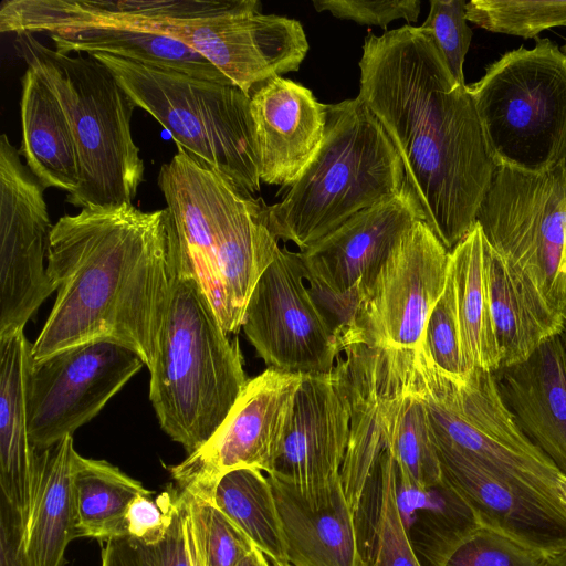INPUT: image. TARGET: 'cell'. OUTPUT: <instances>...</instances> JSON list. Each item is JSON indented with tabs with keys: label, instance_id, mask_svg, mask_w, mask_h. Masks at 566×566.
Returning a JSON list of instances; mask_svg holds the SVG:
<instances>
[{
	"label": "cell",
	"instance_id": "cb8c5ba5",
	"mask_svg": "<svg viewBox=\"0 0 566 566\" xmlns=\"http://www.w3.org/2000/svg\"><path fill=\"white\" fill-rule=\"evenodd\" d=\"M21 86L19 153L45 188L73 193L80 186V167L66 114L49 84L31 67Z\"/></svg>",
	"mask_w": 566,
	"mask_h": 566
},
{
	"label": "cell",
	"instance_id": "e0dca14e",
	"mask_svg": "<svg viewBox=\"0 0 566 566\" xmlns=\"http://www.w3.org/2000/svg\"><path fill=\"white\" fill-rule=\"evenodd\" d=\"M421 220L405 191L365 208L297 252L306 280L344 308L345 324L370 291L401 237Z\"/></svg>",
	"mask_w": 566,
	"mask_h": 566
},
{
	"label": "cell",
	"instance_id": "e575fe53",
	"mask_svg": "<svg viewBox=\"0 0 566 566\" xmlns=\"http://www.w3.org/2000/svg\"><path fill=\"white\" fill-rule=\"evenodd\" d=\"M465 14L479 28L530 39L566 25V0H471Z\"/></svg>",
	"mask_w": 566,
	"mask_h": 566
},
{
	"label": "cell",
	"instance_id": "484cf974",
	"mask_svg": "<svg viewBox=\"0 0 566 566\" xmlns=\"http://www.w3.org/2000/svg\"><path fill=\"white\" fill-rule=\"evenodd\" d=\"M35 451L38 482L25 551L32 566H65V551L76 538L73 475L77 452L72 436Z\"/></svg>",
	"mask_w": 566,
	"mask_h": 566
},
{
	"label": "cell",
	"instance_id": "ee69618b",
	"mask_svg": "<svg viewBox=\"0 0 566 566\" xmlns=\"http://www.w3.org/2000/svg\"><path fill=\"white\" fill-rule=\"evenodd\" d=\"M545 566H566V547L548 556Z\"/></svg>",
	"mask_w": 566,
	"mask_h": 566
},
{
	"label": "cell",
	"instance_id": "8fae6325",
	"mask_svg": "<svg viewBox=\"0 0 566 566\" xmlns=\"http://www.w3.org/2000/svg\"><path fill=\"white\" fill-rule=\"evenodd\" d=\"M475 222L523 283L562 318L566 165L543 172L497 167Z\"/></svg>",
	"mask_w": 566,
	"mask_h": 566
},
{
	"label": "cell",
	"instance_id": "836d02e7",
	"mask_svg": "<svg viewBox=\"0 0 566 566\" xmlns=\"http://www.w3.org/2000/svg\"><path fill=\"white\" fill-rule=\"evenodd\" d=\"M101 566H206L185 492L176 486L172 521L161 542L144 545L125 537L102 543Z\"/></svg>",
	"mask_w": 566,
	"mask_h": 566
},
{
	"label": "cell",
	"instance_id": "ffe728a7",
	"mask_svg": "<svg viewBox=\"0 0 566 566\" xmlns=\"http://www.w3.org/2000/svg\"><path fill=\"white\" fill-rule=\"evenodd\" d=\"M250 97L260 179L291 187L322 146L326 105L307 87L282 76L259 84Z\"/></svg>",
	"mask_w": 566,
	"mask_h": 566
},
{
	"label": "cell",
	"instance_id": "7402d4cb",
	"mask_svg": "<svg viewBox=\"0 0 566 566\" xmlns=\"http://www.w3.org/2000/svg\"><path fill=\"white\" fill-rule=\"evenodd\" d=\"M268 478L290 566H361L355 515L342 476L310 489Z\"/></svg>",
	"mask_w": 566,
	"mask_h": 566
},
{
	"label": "cell",
	"instance_id": "5bb4252c",
	"mask_svg": "<svg viewBox=\"0 0 566 566\" xmlns=\"http://www.w3.org/2000/svg\"><path fill=\"white\" fill-rule=\"evenodd\" d=\"M145 366L132 349L95 340L31 363L27 382L29 436L48 449L91 421Z\"/></svg>",
	"mask_w": 566,
	"mask_h": 566
},
{
	"label": "cell",
	"instance_id": "f6af8a7d",
	"mask_svg": "<svg viewBox=\"0 0 566 566\" xmlns=\"http://www.w3.org/2000/svg\"><path fill=\"white\" fill-rule=\"evenodd\" d=\"M557 486H558L559 496H560L562 501L564 502V504L566 505V476L565 475H563L558 480Z\"/></svg>",
	"mask_w": 566,
	"mask_h": 566
},
{
	"label": "cell",
	"instance_id": "d590c367",
	"mask_svg": "<svg viewBox=\"0 0 566 566\" xmlns=\"http://www.w3.org/2000/svg\"><path fill=\"white\" fill-rule=\"evenodd\" d=\"M184 492L206 566H237L255 547L253 542L210 499Z\"/></svg>",
	"mask_w": 566,
	"mask_h": 566
},
{
	"label": "cell",
	"instance_id": "30bf717a",
	"mask_svg": "<svg viewBox=\"0 0 566 566\" xmlns=\"http://www.w3.org/2000/svg\"><path fill=\"white\" fill-rule=\"evenodd\" d=\"M411 366L434 437L496 473L560 499L557 483L564 474L518 428L493 373L474 369L465 382H454L421 345L411 350Z\"/></svg>",
	"mask_w": 566,
	"mask_h": 566
},
{
	"label": "cell",
	"instance_id": "4316f807",
	"mask_svg": "<svg viewBox=\"0 0 566 566\" xmlns=\"http://www.w3.org/2000/svg\"><path fill=\"white\" fill-rule=\"evenodd\" d=\"M485 272L501 366L526 359L547 337L562 333V318L523 283L489 242Z\"/></svg>",
	"mask_w": 566,
	"mask_h": 566
},
{
	"label": "cell",
	"instance_id": "74e56055",
	"mask_svg": "<svg viewBox=\"0 0 566 566\" xmlns=\"http://www.w3.org/2000/svg\"><path fill=\"white\" fill-rule=\"evenodd\" d=\"M548 556L486 527L473 532L444 566H545Z\"/></svg>",
	"mask_w": 566,
	"mask_h": 566
},
{
	"label": "cell",
	"instance_id": "44dd1931",
	"mask_svg": "<svg viewBox=\"0 0 566 566\" xmlns=\"http://www.w3.org/2000/svg\"><path fill=\"white\" fill-rule=\"evenodd\" d=\"M522 432L566 476V338L547 337L524 360L493 373Z\"/></svg>",
	"mask_w": 566,
	"mask_h": 566
},
{
	"label": "cell",
	"instance_id": "7c38bea8",
	"mask_svg": "<svg viewBox=\"0 0 566 566\" xmlns=\"http://www.w3.org/2000/svg\"><path fill=\"white\" fill-rule=\"evenodd\" d=\"M449 274V251L429 227L416 221L401 237L353 316L337 325L340 346L413 350L441 297Z\"/></svg>",
	"mask_w": 566,
	"mask_h": 566
},
{
	"label": "cell",
	"instance_id": "b9f144b4",
	"mask_svg": "<svg viewBox=\"0 0 566 566\" xmlns=\"http://www.w3.org/2000/svg\"><path fill=\"white\" fill-rule=\"evenodd\" d=\"M0 566H32L25 551V531L19 514L1 497Z\"/></svg>",
	"mask_w": 566,
	"mask_h": 566
},
{
	"label": "cell",
	"instance_id": "277c9868",
	"mask_svg": "<svg viewBox=\"0 0 566 566\" xmlns=\"http://www.w3.org/2000/svg\"><path fill=\"white\" fill-rule=\"evenodd\" d=\"M149 373V399L160 427L188 454L217 431L249 380L238 340L222 328L178 233Z\"/></svg>",
	"mask_w": 566,
	"mask_h": 566
},
{
	"label": "cell",
	"instance_id": "4dcf8cb0",
	"mask_svg": "<svg viewBox=\"0 0 566 566\" xmlns=\"http://www.w3.org/2000/svg\"><path fill=\"white\" fill-rule=\"evenodd\" d=\"M139 494H154L106 460L76 454L73 475L75 535L101 543L128 537L126 513Z\"/></svg>",
	"mask_w": 566,
	"mask_h": 566
},
{
	"label": "cell",
	"instance_id": "52a82bcc",
	"mask_svg": "<svg viewBox=\"0 0 566 566\" xmlns=\"http://www.w3.org/2000/svg\"><path fill=\"white\" fill-rule=\"evenodd\" d=\"M14 49L49 84L69 119L80 186L66 201L81 209L133 203L145 171L130 128L136 105L112 71L93 55L60 53L32 33L17 34Z\"/></svg>",
	"mask_w": 566,
	"mask_h": 566
},
{
	"label": "cell",
	"instance_id": "83f0119b",
	"mask_svg": "<svg viewBox=\"0 0 566 566\" xmlns=\"http://www.w3.org/2000/svg\"><path fill=\"white\" fill-rule=\"evenodd\" d=\"M486 249L488 240L475 222L449 251L462 353L470 374L474 369L494 373L501 366L489 304Z\"/></svg>",
	"mask_w": 566,
	"mask_h": 566
},
{
	"label": "cell",
	"instance_id": "f1b7e54d",
	"mask_svg": "<svg viewBox=\"0 0 566 566\" xmlns=\"http://www.w3.org/2000/svg\"><path fill=\"white\" fill-rule=\"evenodd\" d=\"M46 35L60 53L109 54L200 80L233 84L199 53L163 34L126 28L90 25L50 32Z\"/></svg>",
	"mask_w": 566,
	"mask_h": 566
},
{
	"label": "cell",
	"instance_id": "9c48e42d",
	"mask_svg": "<svg viewBox=\"0 0 566 566\" xmlns=\"http://www.w3.org/2000/svg\"><path fill=\"white\" fill-rule=\"evenodd\" d=\"M497 167L566 165V55L549 39L506 52L467 85Z\"/></svg>",
	"mask_w": 566,
	"mask_h": 566
},
{
	"label": "cell",
	"instance_id": "d4e9b609",
	"mask_svg": "<svg viewBox=\"0 0 566 566\" xmlns=\"http://www.w3.org/2000/svg\"><path fill=\"white\" fill-rule=\"evenodd\" d=\"M396 499L421 566H444L453 552L481 527L471 506L443 476L437 484L421 486L396 467Z\"/></svg>",
	"mask_w": 566,
	"mask_h": 566
},
{
	"label": "cell",
	"instance_id": "ac0fdd59",
	"mask_svg": "<svg viewBox=\"0 0 566 566\" xmlns=\"http://www.w3.org/2000/svg\"><path fill=\"white\" fill-rule=\"evenodd\" d=\"M433 441L443 479L468 502L481 527L547 556L566 547V505L560 499L496 473L434 436Z\"/></svg>",
	"mask_w": 566,
	"mask_h": 566
},
{
	"label": "cell",
	"instance_id": "ab89813d",
	"mask_svg": "<svg viewBox=\"0 0 566 566\" xmlns=\"http://www.w3.org/2000/svg\"><path fill=\"white\" fill-rule=\"evenodd\" d=\"M312 4L317 12H329L338 19L377 25L385 30L397 19L417 22L421 8L419 0H314Z\"/></svg>",
	"mask_w": 566,
	"mask_h": 566
},
{
	"label": "cell",
	"instance_id": "1f68e13d",
	"mask_svg": "<svg viewBox=\"0 0 566 566\" xmlns=\"http://www.w3.org/2000/svg\"><path fill=\"white\" fill-rule=\"evenodd\" d=\"M361 566H421L396 499V463L387 450L354 513Z\"/></svg>",
	"mask_w": 566,
	"mask_h": 566
},
{
	"label": "cell",
	"instance_id": "9a60e30c",
	"mask_svg": "<svg viewBox=\"0 0 566 566\" xmlns=\"http://www.w3.org/2000/svg\"><path fill=\"white\" fill-rule=\"evenodd\" d=\"M303 375L268 368L249 379L210 439L168 468L174 484L210 497L230 471L252 468L269 474L287 432Z\"/></svg>",
	"mask_w": 566,
	"mask_h": 566
},
{
	"label": "cell",
	"instance_id": "d6986e66",
	"mask_svg": "<svg viewBox=\"0 0 566 566\" xmlns=\"http://www.w3.org/2000/svg\"><path fill=\"white\" fill-rule=\"evenodd\" d=\"M349 437V407L335 370L304 374L292 419L266 474L301 489L340 476Z\"/></svg>",
	"mask_w": 566,
	"mask_h": 566
},
{
	"label": "cell",
	"instance_id": "6da1fadb",
	"mask_svg": "<svg viewBox=\"0 0 566 566\" xmlns=\"http://www.w3.org/2000/svg\"><path fill=\"white\" fill-rule=\"evenodd\" d=\"M358 97L405 168L406 192L448 251L475 224L497 168L467 85L429 31L409 24L366 36Z\"/></svg>",
	"mask_w": 566,
	"mask_h": 566
},
{
	"label": "cell",
	"instance_id": "8d00e7d4",
	"mask_svg": "<svg viewBox=\"0 0 566 566\" xmlns=\"http://www.w3.org/2000/svg\"><path fill=\"white\" fill-rule=\"evenodd\" d=\"M421 347L432 365L446 377L463 384L470 377L457 315L453 282L448 274L446 289L427 321Z\"/></svg>",
	"mask_w": 566,
	"mask_h": 566
},
{
	"label": "cell",
	"instance_id": "ba28073f",
	"mask_svg": "<svg viewBox=\"0 0 566 566\" xmlns=\"http://www.w3.org/2000/svg\"><path fill=\"white\" fill-rule=\"evenodd\" d=\"M134 104L149 113L190 156L250 193L261 189L250 94L109 54H94Z\"/></svg>",
	"mask_w": 566,
	"mask_h": 566
},
{
	"label": "cell",
	"instance_id": "7a4b0ae2",
	"mask_svg": "<svg viewBox=\"0 0 566 566\" xmlns=\"http://www.w3.org/2000/svg\"><path fill=\"white\" fill-rule=\"evenodd\" d=\"M177 231L168 208H82L53 224L46 271L56 291L33 361L95 340L154 367L172 280Z\"/></svg>",
	"mask_w": 566,
	"mask_h": 566
},
{
	"label": "cell",
	"instance_id": "d6a6232c",
	"mask_svg": "<svg viewBox=\"0 0 566 566\" xmlns=\"http://www.w3.org/2000/svg\"><path fill=\"white\" fill-rule=\"evenodd\" d=\"M210 499L253 542L272 565L289 566L282 523L266 474L242 468L226 473Z\"/></svg>",
	"mask_w": 566,
	"mask_h": 566
},
{
	"label": "cell",
	"instance_id": "f546056e",
	"mask_svg": "<svg viewBox=\"0 0 566 566\" xmlns=\"http://www.w3.org/2000/svg\"><path fill=\"white\" fill-rule=\"evenodd\" d=\"M387 444L396 467L411 482L442 480L440 460L422 397L416 388L411 350H398L397 376L386 402Z\"/></svg>",
	"mask_w": 566,
	"mask_h": 566
},
{
	"label": "cell",
	"instance_id": "603a6c76",
	"mask_svg": "<svg viewBox=\"0 0 566 566\" xmlns=\"http://www.w3.org/2000/svg\"><path fill=\"white\" fill-rule=\"evenodd\" d=\"M32 344L24 331L0 337V489L27 533L35 500L38 455L29 436L27 382Z\"/></svg>",
	"mask_w": 566,
	"mask_h": 566
},
{
	"label": "cell",
	"instance_id": "5b68a950",
	"mask_svg": "<svg viewBox=\"0 0 566 566\" xmlns=\"http://www.w3.org/2000/svg\"><path fill=\"white\" fill-rule=\"evenodd\" d=\"M157 180L222 328L238 333L254 286L279 248L266 224V203L178 145Z\"/></svg>",
	"mask_w": 566,
	"mask_h": 566
},
{
	"label": "cell",
	"instance_id": "7dc6e473",
	"mask_svg": "<svg viewBox=\"0 0 566 566\" xmlns=\"http://www.w3.org/2000/svg\"><path fill=\"white\" fill-rule=\"evenodd\" d=\"M564 268H565V272H566V232H565Z\"/></svg>",
	"mask_w": 566,
	"mask_h": 566
},
{
	"label": "cell",
	"instance_id": "f35d334b",
	"mask_svg": "<svg viewBox=\"0 0 566 566\" xmlns=\"http://www.w3.org/2000/svg\"><path fill=\"white\" fill-rule=\"evenodd\" d=\"M464 0H431L422 28L429 31L454 77L464 82L463 64L470 48L472 31L468 25Z\"/></svg>",
	"mask_w": 566,
	"mask_h": 566
},
{
	"label": "cell",
	"instance_id": "4fadbf2b",
	"mask_svg": "<svg viewBox=\"0 0 566 566\" xmlns=\"http://www.w3.org/2000/svg\"><path fill=\"white\" fill-rule=\"evenodd\" d=\"M305 281L297 252L279 247L249 298L242 328L269 368L328 374L342 352L340 338Z\"/></svg>",
	"mask_w": 566,
	"mask_h": 566
},
{
	"label": "cell",
	"instance_id": "3957f363",
	"mask_svg": "<svg viewBox=\"0 0 566 566\" xmlns=\"http://www.w3.org/2000/svg\"><path fill=\"white\" fill-rule=\"evenodd\" d=\"M261 8L256 0H4L0 31L46 34L103 25L163 34L251 94L266 80L297 71L308 51L300 21Z\"/></svg>",
	"mask_w": 566,
	"mask_h": 566
},
{
	"label": "cell",
	"instance_id": "c3c4849f",
	"mask_svg": "<svg viewBox=\"0 0 566 566\" xmlns=\"http://www.w3.org/2000/svg\"><path fill=\"white\" fill-rule=\"evenodd\" d=\"M560 51L566 55V42H565V44L560 48Z\"/></svg>",
	"mask_w": 566,
	"mask_h": 566
},
{
	"label": "cell",
	"instance_id": "60d3db41",
	"mask_svg": "<svg viewBox=\"0 0 566 566\" xmlns=\"http://www.w3.org/2000/svg\"><path fill=\"white\" fill-rule=\"evenodd\" d=\"M175 493V484H169L156 500L149 494L137 495L126 513L128 537L144 545L161 542L172 521Z\"/></svg>",
	"mask_w": 566,
	"mask_h": 566
},
{
	"label": "cell",
	"instance_id": "7bdbcfd3",
	"mask_svg": "<svg viewBox=\"0 0 566 566\" xmlns=\"http://www.w3.org/2000/svg\"><path fill=\"white\" fill-rule=\"evenodd\" d=\"M237 566H271L266 556L254 547Z\"/></svg>",
	"mask_w": 566,
	"mask_h": 566
},
{
	"label": "cell",
	"instance_id": "681fc988",
	"mask_svg": "<svg viewBox=\"0 0 566 566\" xmlns=\"http://www.w3.org/2000/svg\"><path fill=\"white\" fill-rule=\"evenodd\" d=\"M271 566H275V565H271ZM290 566V565H289Z\"/></svg>",
	"mask_w": 566,
	"mask_h": 566
},
{
	"label": "cell",
	"instance_id": "2e32d148",
	"mask_svg": "<svg viewBox=\"0 0 566 566\" xmlns=\"http://www.w3.org/2000/svg\"><path fill=\"white\" fill-rule=\"evenodd\" d=\"M0 137V337L24 331L53 293L46 264L50 222L45 187Z\"/></svg>",
	"mask_w": 566,
	"mask_h": 566
},
{
	"label": "cell",
	"instance_id": "bcb514c9",
	"mask_svg": "<svg viewBox=\"0 0 566 566\" xmlns=\"http://www.w3.org/2000/svg\"><path fill=\"white\" fill-rule=\"evenodd\" d=\"M562 322H563V329H562V334L564 335V337L566 338V306L562 313Z\"/></svg>",
	"mask_w": 566,
	"mask_h": 566
},
{
	"label": "cell",
	"instance_id": "8992f818",
	"mask_svg": "<svg viewBox=\"0 0 566 566\" xmlns=\"http://www.w3.org/2000/svg\"><path fill=\"white\" fill-rule=\"evenodd\" d=\"M406 191L402 160L357 96L326 105L322 146L282 200L265 205L276 240L304 251L358 211Z\"/></svg>",
	"mask_w": 566,
	"mask_h": 566
}]
</instances>
